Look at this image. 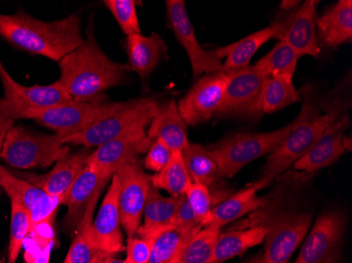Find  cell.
Returning <instances> with one entry per match:
<instances>
[{
	"instance_id": "cb8c5ba5",
	"label": "cell",
	"mask_w": 352,
	"mask_h": 263,
	"mask_svg": "<svg viewBox=\"0 0 352 263\" xmlns=\"http://www.w3.org/2000/svg\"><path fill=\"white\" fill-rule=\"evenodd\" d=\"M177 197H165L160 190L151 185L142 211L144 222L138 227L134 236L146 240H155L158 235L169 227H174Z\"/></svg>"
},
{
	"instance_id": "d6a6232c",
	"label": "cell",
	"mask_w": 352,
	"mask_h": 263,
	"mask_svg": "<svg viewBox=\"0 0 352 263\" xmlns=\"http://www.w3.org/2000/svg\"><path fill=\"white\" fill-rule=\"evenodd\" d=\"M300 55L284 41H278L274 49L261 58L254 67L265 78L289 76L294 78Z\"/></svg>"
},
{
	"instance_id": "8fae6325",
	"label": "cell",
	"mask_w": 352,
	"mask_h": 263,
	"mask_svg": "<svg viewBox=\"0 0 352 263\" xmlns=\"http://www.w3.org/2000/svg\"><path fill=\"white\" fill-rule=\"evenodd\" d=\"M120 180L118 207L126 237L131 238L142 225V211L151 187L150 176L144 172L140 158L126 161L116 171Z\"/></svg>"
},
{
	"instance_id": "74e56055",
	"label": "cell",
	"mask_w": 352,
	"mask_h": 263,
	"mask_svg": "<svg viewBox=\"0 0 352 263\" xmlns=\"http://www.w3.org/2000/svg\"><path fill=\"white\" fill-rule=\"evenodd\" d=\"M104 3L126 36L140 34V21L136 11V7L140 3L135 0H104Z\"/></svg>"
},
{
	"instance_id": "d6986e66",
	"label": "cell",
	"mask_w": 352,
	"mask_h": 263,
	"mask_svg": "<svg viewBox=\"0 0 352 263\" xmlns=\"http://www.w3.org/2000/svg\"><path fill=\"white\" fill-rule=\"evenodd\" d=\"M349 126L350 117L348 113H345L341 117L336 118L324 130L314 148L294 164V169L312 175L336 163L347 152L344 133Z\"/></svg>"
},
{
	"instance_id": "f907efd6",
	"label": "cell",
	"mask_w": 352,
	"mask_h": 263,
	"mask_svg": "<svg viewBox=\"0 0 352 263\" xmlns=\"http://www.w3.org/2000/svg\"><path fill=\"white\" fill-rule=\"evenodd\" d=\"M0 263H5V261H3V259H0Z\"/></svg>"
},
{
	"instance_id": "ac0fdd59",
	"label": "cell",
	"mask_w": 352,
	"mask_h": 263,
	"mask_svg": "<svg viewBox=\"0 0 352 263\" xmlns=\"http://www.w3.org/2000/svg\"><path fill=\"white\" fill-rule=\"evenodd\" d=\"M120 180L114 174L104 195L100 211L91 227V234L98 252L116 255L124 250L120 207H118Z\"/></svg>"
},
{
	"instance_id": "bcb514c9",
	"label": "cell",
	"mask_w": 352,
	"mask_h": 263,
	"mask_svg": "<svg viewBox=\"0 0 352 263\" xmlns=\"http://www.w3.org/2000/svg\"><path fill=\"white\" fill-rule=\"evenodd\" d=\"M244 263H267L266 258H265L264 251H261L258 254L249 258L246 262Z\"/></svg>"
},
{
	"instance_id": "f546056e",
	"label": "cell",
	"mask_w": 352,
	"mask_h": 263,
	"mask_svg": "<svg viewBox=\"0 0 352 263\" xmlns=\"http://www.w3.org/2000/svg\"><path fill=\"white\" fill-rule=\"evenodd\" d=\"M302 100V92L296 90L294 78L272 76L265 78L261 97L262 114H272Z\"/></svg>"
},
{
	"instance_id": "3957f363",
	"label": "cell",
	"mask_w": 352,
	"mask_h": 263,
	"mask_svg": "<svg viewBox=\"0 0 352 263\" xmlns=\"http://www.w3.org/2000/svg\"><path fill=\"white\" fill-rule=\"evenodd\" d=\"M312 217L309 211H300L274 192L264 196L260 207L239 225L243 229L262 227L265 229L263 251L267 263H289L311 229Z\"/></svg>"
},
{
	"instance_id": "ab89813d",
	"label": "cell",
	"mask_w": 352,
	"mask_h": 263,
	"mask_svg": "<svg viewBox=\"0 0 352 263\" xmlns=\"http://www.w3.org/2000/svg\"><path fill=\"white\" fill-rule=\"evenodd\" d=\"M172 154L169 146L163 140H154L149 151L146 153L145 159L142 161V167L149 171L158 173L169 163Z\"/></svg>"
},
{
	"instance_id": "4fadbf2b",
	"label": "cell",
	"mask_w": 352,
	"mask_h": 263,
	"mask_svg": "<svg viewBox=\"0 0 352 263\" xmlns=\"http://www.w3.org/2000/svg\"><path fill=\"white\" fill-rule=\"evenodd\" d=\"M168 27L172 30L176 39L183 45L191 63L193 78L223 70L221 59L215 54V50L207 51L199 45L192 25L184 0H168Z\"/></svg>"
},
{
	"instance_id": "4316f807",
	"label": "cell",
	"mask_w": 352,
	"mask_h": 263,
	"mask_svg": "<svg viewBox=\"0 0 352 263\" xmlns=\"http://www.w3.org/2000/svg\"><path fill=\"white\" fill-rule=\"evenodd\" d=\"M316 30L320 41L332 49L351 43V0H339L326 10L321 17H318Z\"/></svg>"
},
{
	"instance_id": "d590c367",
	"label": "cell",
	"mask_w": 352,
	"mask_h": 263,
	"mask_svg": "<svg viewBox=\"0 0 352 263\" xmlns=\"http://www.w3.org/2000/svg\"><path fill=\"white\" fill-rule=\"evenodd\" d=\"M221 229L203 227L186 244L174 263H210Z\"/></svg>"
},
{
	"instance_id": "ffe728a7",
	"label": "cell",
	"mask_w": 352,
	"mask_h": 263,
	"mask_svg": "<svg viewBox=\"0 0 352 263\" xmlns=\"http://www.w3.org/2000/svg\"><path fill=\"white\" fill-rule=\"evenodd\" d=\"M90 154L88 149L80 150L72 154L69 153L59 159L49 173L43 175L31 172L15 171L13 173L34 187H38L47 195L57 197L63 203L74 180L86 168Z\"/></svg>"
},
{
	"instance_id": "2e32d148",
	"label": "cell",
	"mask_w": 352,
	"mask_h": 263,
	"mask_svg": "<svg viewBox=\"0 0 352 263\" xmlns=\"http://www.w3.org/2000/svg\"><path fill=\"white\" fill-rule=\"evenodd\" d=\"M120 102L94 104L73 102L47 110L37 117L36 122L56 132L59 137L74 135L113 112Z\"/></svg>"
},
{
	"instance_id": "7c38bea8",
	"label": "cell",
	"mask_w": 352,
	"mask_h": 263,
	"mask_svg": "<svg viewBox=\"0 0 352 263\" xmlns=\"http://www.w3.org/2000/svg\"><path fill=\"white\" fill-rule=\"evenodd\" d=\"M228 81L229 73L225 70L206 74L197 79L195 86L177 104L186 124L197 126L219 114Z\"/></svg>"
},
{
	"instance_id": "681fc988",
	"label": "cell",
	"mask_w": 352,
	"mask_h": 263,
	"mask_svg": "<svg viewBox=\"0 0 352 263\" xmlns=\"http://www.w3.org/2000/svg\"><path fill=\"white\" fill-rule=\"evenodd\" d=\"M1 196H3V190L0 189V201H1Z\"/></svg>"
},
{
	"instance_id": "60d3db41",
	"label": "cell",
	"mask_w": 352,
	"mask_h": 263,
	"mask_svg": "<svg viewBox=\"0 0 352 263\" xmlns=\"http://www.w3.org/2000/svg\"><path fill=\"white\" fill-rule=\"evenodd\" d=\"M174 227H179L187 231H201L203 229L201 221L190 207L185 195L177 196Z\"/></svg>"
},
{
	"instance_id": "ba28073f",
	"label": "cell",
	"mask_w": 352,
	"mask_h": 263,
	"mask_svg": "<svg viewBox=\"0 0 352 263\" xmlns=\"http://www.w3.org/2000/svg\"><path fill=\"white\" fill-rule=\"evenodd\" d=\"M0 80L5 91L6 106L14 119H36L55 106L73 102L58 81L47 86L25 87L14 80L0 61Z\"/></svg>"
},
{
	"instance_id": "b9f144b4",
	"label": "cell",
	"mask_w": 352,
	"mask_h": 263,
	"mask_svg": "<svg viewBox=\"0 0 352 263\" xmlns=\"http://www.w3.org/2000/svg\"><path fill=\"white\" fill-rule=\"evenodd\" d=\"M152 241L138 236L126 239V263H148L151 256Z\"/></svg>"
},
{
	"instance_id": "9a60e30c",
	"label": "cell",
	"mask_w": 352,
	"mask_h": 263,
	"mask_svg": "<svg viewBox=\"0 0 352 263\" xmlns=\"http://www.w3.org/2000/svg\"><path fill=\"white\" fill-rule=\"evenodd\" d=\"M0 189L3 190L10 199L23 205L29 213L31 227L54 225L55 217L61 201L54 196L47 195L38 187H34L25 180L0 164Z\"/></svg>"
},
{
	"instance_id": "5bb4252c",
	"label": "cell",
	"mask_w": 352,
	"mask_h": 263,
	"mask_svg": "<svg viewBox=\"0 0 352 263\" xmlns=\"http://www.w3.org/2000/svg\"><path fill=\"white\" fill-rule=\"evenodd\" d=\"M228 73V86L219 114L258 119L265 77L254 65Z\"/></svg>"
},
{
	"instance_id": "83f0119b",
	"label": "cell",
	"mask_w": 352,
	"mask_h": 263,
	"mask_svg": "<svg viewBox=\"0 0 352 263\" xmlns=\"http://www.w3.org/2000/svg\"><path fill=\"white\" fill-rule=\"evenodd\" d=\"M265 229L262 227L234 229L219 233L213 250L210 263H223L241 256L249 249L262 244L265 240Z\"/></svg>"
},
{
	"instance_id": "ee69618b",
	"label": "cell",
	"mask_w": 352,
	"mask_h": 263,
	"mask_svg": "<svg viewBox=\"0 0 352 263\" xmlns=\"http://www.w3.org/2000/svg\"><path fill=\"white\" fill-rule=\"evenodd\" d=\"M116 255L107 254V253L98 252V254L95 255L94 259H93L91 263H109L110 259Z\"/></svg>"
},
{
	"instance_id": "5b68a950",
	"label": "cell",
	"mask_w": 352,
	"mask_h": 263,
	"mask_svg": "<svg viewBox=\"0 0 352 263\" xmlns=\"http://www.w3.org/2000/svg\"><path fill=\"white\" fill-rule=\"evenodd\" d=\"M158 104L152 98H140L120 102V106L98 122L74 135L60 137L66 144L98 148L111 140L149 126Z\"/></svg>"
},
{
	"instance_id": "6da1fadb",
	"label": "cell",
	"mask_w": 352,
	"mask_h": 263,
	"mask_svg": "<svg viewBox=\"0 0 352 263\" xmlns=\"http://www.w3.org/2000/svg\"><path fill=\"white\" fill-rule=\"evenodd\" d=\"M58 82L74 102L100 104L104 93L124 84L131 72L128 63L111 60L96 43L93 32L76 50L59 61Z\"/></svg>"
},
{
	"instance_id": "7bdbcfd3",
	"label": "cell",
	"mask_w": 352,
	"mask_h": 263,
	"mask_svg": "<svg viewBox=\"0 0 352 263\" xmlns=\"http://www.w3.org/2000/svg\"><path fill=\"white\" fill-rule=\"evenodd\" d=\"M16 120L12 117L6 106L5 100L3 98H0V152L3 149V141L7 137L9 130H11L15 124Z\"/></svg>"
},
{
	"instance_id": "f1b7e54d",
	"label": "cell",
	"mask_w": 352,
	"mask_h": 263,
	"mask_svg": "<svg viewBox=\"0 0 352 263\" xmlns=\"http://www.w3.org/2000/svg\"><path fill=\"white\" fill-rule=\"evenodd\" d=\"M271 38H274V31L271 27H265L236 43L219 47L215 50V54L219 59L226 58L223 63V70H239L250 65L249 63L255 53Z\"/></svg>"
},
{
	"instance_id": "7dc6e473",
	"label": "cell",
	"mask_w": 352,
	"mask_h": 263,
	"mask_svg": "<svg viewBox=\"0 0 352 263\" xmlns=\"http://www.w3.org/2000/svg\"><path fill=\"white\" fill-rule=\"evenodd\" d=\"M109 263H126V260H122V259L116 258V256L112 257L109 261Z\"/></svg>"
},
{
	"instance_id": "7402d4cb",
	"label": "cell",
	"mask_w": 352,
	"mask_h": 263,
	"mask_svg": "<svg viewBox=\"0 0 352 263\" xmlns=\"http://www.w3.org/2000/svg\"><path fill=\"white\" fill-rule=\"evenodd\" d=\"M269 185L270 183L266 180L258 179L245 189L231 194L228 198L217 203L211 209L210 214L204 221L203 227L221 229L228 223L252 213L260 207L263 201V197L258 196V192Z\"/></svg>"
},
{
	"instance_id": "8992f818",
	"label": "cell",
	"mask_w": 352,
	"mask_h": 263,
	"mask_svg": "<svg viewBox=\"0 0 352 263\" xmlns=\"http://www.w3.org/2000/svg\"><path fill=\"white\" fill-rule=\"evenodd\" d=\"M292 122L266 133H239L209 146L217 163L221 178L234 177L245 165L265 155H270L285 141Z\"/></svg>"
},
{
	"instance_id": "e575fe53",
	"label": "cell",
	"mask_w": 352,
	"mask_h": 263,
	"mask_svg": "<svg viewBox=\"0 0 352 263\" xmlns=\"http://www.w3.org/2000/svg\"><path fill=\"white\" fill-rule=\"evenodd\" d=\"M56 243L54 225H41L30 229L23 242L27 263H50L51 252Z\"/></svg>"
},
{
	"instance_id": "d4e9b609",
	"label": "cell",
	"mask_w": 352,
	"mask_h": 263,
	"mask_svg": "<svg viewBox=\"0 0 352 263\" xmlns=\"http://www.w3.org/2000/svg\"><path fill=\"white\" fill-rule=\"evenodd\" d=\"M147 134L153 141L163 140L172 152H183L189 146L187 124L179 114L175 100L158 106Z\"/></svg>"
},
{
	"instance_id": "1f68e13d",
	"label": "cell",
	"mask_w": 352,
	"mask_h": 263,
	"mask_svg": "<svg viewBox=\"0 0 352 263\" xmlns=\"http://www.w3.org/2000/svg\"><path fill=\"white\" fill-rule=\"evenodd\" d=\"M199 231H187L172 227L156 237L152 244L151 256L148 263H174L183 252L190 239Z\"/></svg>"
},
{
	"instance_id": "4dcf8cb0",
	"label": "cell",
	"mask_w": 352,
	"mask_h": 263,
	"mask_svg": "<svg viewBox=\"0 0 352 263\" xmlns=\"http://www.w3.org/2000/svg\"><path fill=\"white\" fill-rule=\"evenodd\" d=\"M150 180L154 187L168 192L170 196L185 195L192 179L184 162L183 152L174 151L169 163L161 172L150 176Z\"/></svg>"
},
{
	"instance_id": "484cf974",
	"label": "cell",
	"mask_w": 352,
	"mask_h": 263,
	"mask_svg": "<svg viewBox=\"0 0 352 263\" xmlns=\"http://www.w3.org/2000/svg\"><path fill=\"white\" fill-rule=\"evenodd\" d=\"M126 50L132 72L147 79L167 54V45L160 35L133 34L126 36Z\"/></svg>"
},
{
	"instance_id": "52a82bcc",
	"label": "cell",
	"mask_w": 352,
	"mask_h": 263,
	"mask_svg": "<svg viewBox=\"0 0 352 263\" xmlns=\"http://www.w3.org/2000/svg\"><path fill=\"white\" fill-rule=\"evenodd\" d=\"M70 153V146L58 135L33 133L21 126L9 130L0 158L10 167L19 170L47 168Z\"/></svg>"
},
{
	"instance_id": "7a4b0ae2",
	"label": "cell",
	"mask_w": 352,
	"mask_h": 263,
	"mask_svg": "<svg viewBox=\"0 0 352 263\" xmlns=\"http://www.w3.org/2000/svg\"><path fill=\"white\" fill-rule=\"evenodd\" d=\"M0 35L17 49L56 62L85 41L76 13L51 23L33 19L21 11L14 15L0 14Z\"/></svg>"
},
{
	"instance_id": "e0dca14e",
	"label": "cell",
	"mask_w": 352,
	"mask_h": 263,
	"mask_svg": "<svg viewBox=\"0 0 352 263\" xmlns=\"http://www.w3.org/2000/svg\"><path fill=\"white\" fill-rule=\"evenodd\" d=\"M145 130H133L98 146L89 156L87 164L111 179L122 164L149 151L153 140Z\"/></svg>"
},
{
	"instance_id": "30bf717a",
	"label": "cell",
	"mask_w": 352,
	"mask_h": 263,
	"mask_svg": "<svg viewBox=\"0 0 352 263\" xmlns=\"http://www.w3.org/2000/svg\"><path fill=\"white\" fill-rule=\"evenodd\" d=\"M346 227L344 211L331 209L322 214L305 237L294 263H339Z\"/></svg>"
},
{
	"instance_id": "9c48e42d",
	"label": "cell",
	"mask_w": 352,
	"mask_h": 263,
	"mask_svg": "<svg viewBox=\"0 0 352 263\" xmlns=\"http://www.w3.org/2000/svg\"><path fill=\"white\" fill-rule=\"evenodd\" d=\"M318 3L314 0H306L294 11L280 12L270 25L274 38L289 45L300 56H321V41L316 30Z\"/></svg>"
},
{
	"instance_id": "277c9868",
	"label": "cell",
	"mask_w": 352,
	"mask_h": 263,
	"mask_svg": "<svg viewBox=\"0 0 352 263\" xmlns=\"http://www.w3.org/2000/svg\"><path fill=\"white\" fill-rule=\"evenodd\" d=\"M302 92V96H304L302 110L292 122L289 135L276 151L269 155L262 169L260 179L266 180L269 183L304 157L321 138L329 124L347 113H341L337 108H330L323 113L314 89L305 87Z\"/></svg>"
},
{
	"instance_id": "f6af8a7d",
	"label": "cell",
	"mask_w": 352,
	"mask_h": 263,
	"mask_svg": "<svg viewBox=\"0 0 352 263\" xmlns=\"http://www.w3.org/2000/svg\"><path fill=\"white\" fill-rule=\"evenodd\" d=\"M300 1H290V0H287V1H283L282 5H280V8H282L283 12H290L294 11V9L300 5Z\"/></svg>"
},
{
	"instance_id": "f35d334b",
	"label": "cell",
	"mask_w": 352,
	"mask_h": 263,
	"mask_svg": "<svg viewBox=\"0 0 352 263\" xmlns=\"http://www.w3.org/2000/svg\"><path fill=\"white\" fill-rule=\"evenodd\" d=\"M185 196L187 197L190 207H192L197 218L201 221V225L208 215L210 214L211 209L217 203H221L219 198L212 195L210 190L208 189L206 185L193 183V181L186 191Z\"/></svg>"
},
{
	"instance_id": "44dd1931",
	"label": "cell",
	"mask_w": 352,
	"mask_h": 263,
	"mask_svg": "<svg viewBox=\"0 0 352 263\" xmlns=\"http://www.w3.org/2000/svg\"><path fill=\"white\" fill-rule=\"evenodd\" d=\"M109 181L111 179L102 177L87 164L86 168L74 180L68 194L61 203V205L68 207L66 216L63 219V225L67 232H76L87 207L94 199L100 198L102 190Z\"/></svg>"
},
{
	"instance_id": "603a6c76",
	"label": "cell",
	"mask_w": 352,
	"mask_h": 263,
	"mask_svg": "<svg viewBox=\"0 0 352 263\" xmlns=\"http://www.w3.org/2000/svg\"><path fill=\"white\" fill-rule=\"evenodd\" d=\"M183 158L193 183L206 185L221 201L228 198L231 192L223 187V178L219 177L217 163L210 150L190 142L183 151Z\"/></svg>"
},
{
	"instance_id": "836d02e7",
	"label": "cell",
	"mask_w": 352,
	"mask_h": 263,
	"mask_svg": "<svg viewBox=\"0 0 352 263\" xmlns=\"http://www.w3.org/2000/svg\"><path fill=\"white\" fill-rule=\"evenodd\" d=\"M98 198L94 199L87 207L82 222L77 227L72 244L67 254L71 263H91L95 255L98 253L95 249L92 234H91L93 216H94L95 207L98 205Z\"/></svg>"
},
{
	"instance_id": "c3c4849f",
	"label": "cell",
	"mask_w": 352,
	"mask_h": 263,
	"mask_svg": "<svg viewBox=\"0 0 352 263\" xmlns=\"http://www.w3.org/2000/svg\"><path fill=\"white\" fill-rule=\"evenodd\" d=\"M63 263H71L70 260H69L68 257L66 256V258H65V260H63Z\"/></svg>"
},
{
	"instance_id": "8d00e7d4",
	"label": "cell",
	"mask_w": 352,
	"mask_h": 263,
	"mask_svg": "<svg viewBox=\"0 0 352 263\" xmlns=\"http://www.w3.org/2000/svg\"><path fill=\"white\" fill-rule=\"evenodd\" d=\"M31 220L27 209L16 201H11V225L8 250V263H16L30 232Z\"/></svg>"
}]
</instances>
